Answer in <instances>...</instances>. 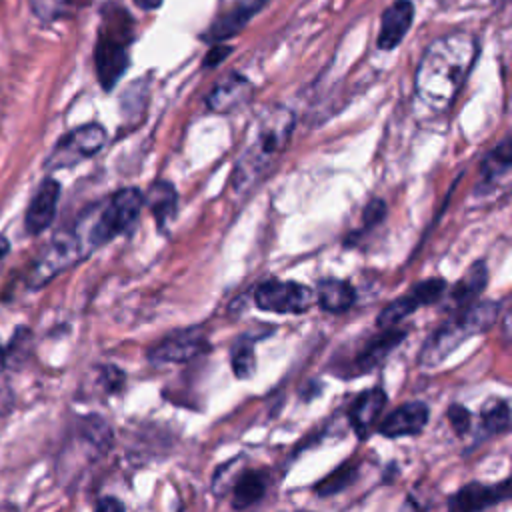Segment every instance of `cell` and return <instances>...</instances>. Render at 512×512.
Here are the masks:
<instances>
[{
	"label": "cell",
	"mask_w": 512,
	"mask_h": 512,
	"mask_svg": "<svg viewBox=\"0 0 512 512\" xmlns=\"http://www.w3.org/2000/svg\"><path fill=\"white\" fill-rule=\"evenodd\" d=\"M476 54L478 42L464 30L444 34L426 46L414 78V104L420 116L436 118L452 106Z\"/></svg>",
	"instance_id": "obj_1"
},
{
	"label": "cell",
	"mask_w": 512,
	"mask_h": 512,
	"mask_svg": "<svg viewBox=\"0 0 512 512\" xmlns=\"http://www.w3.org/2000/svg\"><path fill=\"white\" fill-rule=\"evenodd\" d=\"M294 122L286 106H270L258 116L232 172V190L238 198L250 194L270 174L292 136Z\"/></svg>",
	"instance_id": "obj_2"
},
{
	"label": "cell",
	"mask_w": 512,
	"mask_h": 512,
	"mask_svg": "<svg viewBox=\"0 0 512 512\" xmlns=\"http://www.w3.org/2000/svg\"><path fill=\"white\" fill-rule=\"evenodd\" d=\"M142 206L144 198L138 188H122L110 198L84 210L70 228L76 234L84 254L88 256L96 248L128 232L138 220Z\"/></svg>",
	"instance_id": "obj_3"
},
{
	"label": "cell",
	"mask_w": 512,
	"mask_h": 512,
	"mask_svg": "<svg viewBox=\"0 0 512 512\" xmlns=\"http://www.w3.org/2000/svg\"><path fill=\"white\" fill-rule=\"evenodd\" d=\"M500 306L492 300L472 302L464 306L456 316L446 320L422 346L420 364L432 368L452 354L464 340L486 332L498 318Z\"/></svg>",
	"instance_id": "obj_4"
},
{
	"label": "cell",
	"mask_w": 512,
	"mask_h": 512,
	"mask_svg": "<svg viewBox=\"0 0 512 512\" xmlns=\"http://www.w3.org/2000/svg\"><path fill=\"white\" fill-rule=\"evenodd\" d=\"M132 42V18L118 6H108L102 16V26L94 46L96 74L104 90L116 86L122 78L130 58L128 46Z\"/></svg>",
	"instance_id": "obj_5"
},
{
	"label": "cell",
	"mask_w": 512,
	"mask_h": 512,
	"mask_svg": "<svg viewBox=\"0 0 512 512\" xmlns=\"http://www.w3.org/2000/svg\"><path fill=\"white\" fill-rule=\"evenodd\" d=\"M86 258L76 234L72 228L60 230L52 236V240L44 246V250L38 254V258L32 262L28 274H26V284L28 288L36 290L48 284L54 276L64 272L66 268L74 266Z\"/></svg>",
	"instance_id": "obj_6"
},
{
	"label": "cell",
	"mask_w": 512,
	"mask_h": 512,
	"mask_svg": "<svg viewBox=\"0 0 512 512\" xmlns=\"http://www.w3.org/2000/svg\"><path fill=\"white\" fill-rule=\"evenodd\" d=\"M106 142V130L96 124H82L68 134H64L56 146L52 148L50 156L46 158L48 170H64L72 168L88 158H92Z\"/></svg>",
	"instance_id": "obj_7"
},
{
	"label": "cell",
	"mask_w": 512,
	"mask_h": 512,
	"mask_svg": "<svg viewBox=\"0 0 512 512\" xmlns=\"http://www.w3.org/2000/svg\"><path fill=\"white\" fill-rule=\"evenodd\" d=\"M254 302L260 310L276 314H302L314 302V292L300 282L268 280L254 292Z\"/></svg>",
	"instance_id": "obj_8"
},
{
	"label": "cell",
	"mask_w": 512,
	"mask_h": 512,
	"mask_svg": "<svg viewBox=\"0 0 512 512\" xmlns=\"http://www.w3.org/2000/svg\"><path fill=\"white\" fill-rule=\"evenodd\" d=\"M208 348L206 334L202 328H182L168 334L162 342H158L150 350V360L154 364H174V362H188L194 356L202 354Z\"/></svg>",
	"instance_id": "obj_9"
},
{
	"label": "cell",
	"mask_w": 512,
	"mask_h": 512,
	"mask_svg": "<svg viewBox=\"0 0 512 512\" xmlns=\"http://www.w3.org/2000/svg\"><path fill=\"white\" fill-rule=\"evenodd\" d=\"M446 284L440 278H428L420 284H416L408 294H404L402 298L390 302L380 314H378V326L380 328H392L396 326L400 320H404L408 314L416 312L418 308L436 302L442 292H444Z\"/></svg>",
	"instance_id": "obj_10"
},
{
	"label": "cell",
	"mask_w": 512,
	"mask_h": 512,
	"mask_svg": "<svg viewBox=\"0 0 512 512\" xmlns=\"http://www.w3.org/2000/svg\"><path fill=\"white\" fill-rule=\"evenodd\" d=\"M510 496V480L500 484L470 482L460 488L448 502V512H484Z\"/></svg>",
	"instance_id": "obj_11"
},
{
	"label": "cell",
	"mask_w": 512,
	"mask_h": 512,
	"mask_svg": "<svg viewBox=\"0 0 512 512\" xmlns=\"http://www.w3.org/2000/svg\"><path fill=\"white\" fill-rule=\"evenodd\" d=\"M252 96H254L252 82L246 76H242L240 72H230L214 84V88L210 90V94L206 98V106L212 112L226 114V112H234V110L242 108L244 104H248L252 100Z\"/></svg>",
	"instance_id": "obj_12"
},
{
	"label": "cell",
	"mask_w": 512,
	"mask_h": 512,
	"mask_svg": "<svg viewBox=\"0 0 512 512\" xmlns=\"http://www.w3.org/2000/svg\"><path fill=\"white\" fill-rule=\"evenodd\" d=\"M270 0H236L226 12H222L212 24L210 28L204 32V40L212 42V44H220L222 40L232 38L234 34H238L244 24L258 14Z\"/></svg>",
	"instance_id": "obj_13"
},
{
	"label": "cell",
	"mask_w": 512,
	"mask_h": 512,
	"mask_svg": "<svg viewBox=\"0 0 512 512\" xmlns=\"http://www.w3.org/2000/svg\"><path fill=\"white\" fill-rule=\"evenodd\" d=\"M58 198H60V184L54 178H46L38 190L34 192L28 208H26V216H24V228L28 234H40L42 230H46L54 216H56V208H58Z\"/></svg>",
	"instance_id": "obj_14"
},
{
	"label": "cell",
	"mask_w": 512,
	"mask_h": 512,
	"mask_svg": "<svg viewBox=\"0 0 512 512\" xmlns=\"http://www.w3.org/2000/svg\"><path fill=\"white\" fill-rule=\"evenodd\" d=\"M414 18V4L410 0H396L382 14L378 32V48L394 50L410 30Z\"/></svg>",
	"instance_id": "obj_15"
},
{
	"label": "cell",
	"mask_w": 512,
	"mask_h": 512,
	"mask_svg": "<svg viewBox=\"0 0 512 512\" xmlns=\"http://www.w3.org/2000/svg\"><path fill=\"white\" fill-rule=\"evenodd\" d=\"M428 422V406L424 402H408L396 408L382 424L380 434L386 438H400L418 434Z\"/></svg>",
	"instance_id": "obj_16"
},
{
	"label": "cell",
	"mask_w": 512,
	"mask_h": 512,
	"mask_svg": "<svg viewBox=\"0 0 512 512\" xmlns=\"http://www.w3.org/2000/svg\"><path fill=\"white\" fill-rule=\"evenodd\" d=\"M404 332L402 330H394V328H386L380 336L372 338L362 350L360 354L354 358V362L350 364V374L358 376L364 372H370L372 368L380 366L388 354L404 340Z\"/></svg>",
	"instance_id": "obj_17"
},
{
	"label": "cell",
	"mask_w": 512,
	"mask_h": 512,
	"mask_svg": "<svg viewBox=\"0 0 512 512\" xmlns=\"http://www.w3.org/2000/svg\"><path fill=\"white\" fill-rule=\"evenodd\" d=\"M512 168V148H510V138H504L494 150H490L480 166V182H478V192H486L492 188L502 186L508 180Z\"/></svg>",
	"instance_id": "obj_18"
},
{
	"label": "cell",
	"mask_w": 512,
	"mask_h": 512,
	"mask_svg": "<svg viewBox=\"0 0 512 512\" xmlns=\"http://www.w3.org/2000/svg\"><path fill=\"white\" fill-rule=\"evenodd\" d=\"M386 404V392L382 388H370L364 390L350 408V422L352 428L358 432L360 438H366L370 428L376 424L378 416L382 414Z\"/></svg>",
	"instance_id": "obj_19"
},
{
	"label": "cell",
	"mask_w": 512,
	"mask_h": 512,
	"mask_svg": "<svg viewBox=\"0 0 512 512\" xmlns=\"http://www.w3.org/2000/svg\"><path fill=\"white\" fill-rule=\"evenodd\" d=\"M144 204L150 208V212L156 218L158 228H166L178 210V194L176 188L170 182H154L146 194H142Z\"/></svg>",
	"instance_id": "obj_20"
},
{
	"label": "cell",
	"mask_w": 512,
	"mask_h": 512,
	"mask_svg": "<svg viewBox=\"0 0 512 512\" xmlns=\"http://www.w3.org/2000/svg\"><path fill=\"white\" fill-rule=\"evenodd\" d=\"M318 304L326 312H344L354 304V288L346 280L326 278L318 284Z\"/></svg>",
	"instance_id": "obj_21"
},
{
	"label": "cell",
	"mask_w": 512,
	"mask_h": 512,
	"mask_svg": "<svg viewBox=\"0 0 512 512\" xmlns=\"http://www.w3.org/2000/svg\"><path fill=\"white\" fill-rule=\"evenodd\" d=\"M266 490V476L258 470H244L232 484V506L244 510L258 502Z\"/></svg>",
	"instance_id": "obj_22"
},
{
	"label": "cell",
	"mask_w": 512,
	"mask_h": 512,
	"mask_svg": "<svg viewBox=\"0 0 512 512\" xmlns=\"http://www.w3.org/2000/svg\"><path fill=\"white\" fill-rule=\"evenodd\" d=\"M486 280H488V272L484 262H474L466 270V274L458 280V284L452 288L450 300L456 306H468L470 300H474L486 288Z\"/></svg>",
	"instance_id": "obj_23"
},
{
	"label": "cell",
	"mask_w": 512,
	"mask_h": 512,
	"mask_svg": "<svg viewBox=\"0 0 512 512\" xmlns=\"http://www.w3.org/2000/svg\"><path fill=\"white\" fill-rule=\"evenodd\" d=\"M82 0H30V8L36 18L50 24L62 18H68L74 10H78Z\"/></svg>",
	"instance_id": "obj_24"
},
{
	"label": "cell",
	"mask_w": 512,
	"mask_h": 512,
	"mask_svg": "<svg viewBox=\"0 0 512 512\" xmlns=\"http://www.w3.org/2000/svg\"><path fill=\"white\" fill-rule=\"evenodd\" d=\"M232 368L238 378H250L256 370V354H254V340L250 336H240L232 346Z\"/></svg>",
	"instance_id": "obj_25"
},
{
	"label": "cell",
	"mask_w": 512,
	"mask_h": 512,
	"mask_svg": "<svg viewBox=\"0 0 512 512\" xmlns=\"http://www.w3.org/2000/svg\"><path fill=\"white\" fill-rule=\"evenodd\" d=\"M80 432H82V436H84L94 448H98L100 452H106L108 446H110V442H112V430H110V426H108L102 418H98V416H94V414H90V416H86V418L80 420Z\"/></svg>",
	"instance_id": "obj_26"
},
{
	"label": "cell",
	"mask_w": 512,
	"mask_h": 512,
	"mask_svg": "<svg viewBox=\"0 0 512 512\" xmlns=\"http://www.w3.org/2000/svg\"><path fill=\"white\" fill-rule=\"evenodd\" d=\"M482 428L488 434H500L510 428V406L506 400H494L482 410Z\"/></svg>",
	"instance_id": "obj_27"
},
{
	"label": "cell",
	"mask_w": 512,
	"mask_h": 512,
	"mask_svg": "<svg viewBox=\"0 0 512 512\" xmlns=\"http://www.w3.org/2000/svg\"><path fill=\"white\" fill-rule=\"evenodd\" d=\"M30 350H32V334H30V330L28 328H18L16 334L12 336L8 348L4 350V366L6 364L12 366V368L22 366L24 360L28 358Z\"/></svg>",
	"instance_id": "obj_28"
},
{
	"label": "cell",
	"mask_w": 512,
	"mask_h": 512,
	"mask_svg": "<svg viewBox=\"0 0 512 512\" xmlns=\"http://www.w3.org/2000/svg\"><path fill=\"white\" fill-rule=\"evenodd\" d=\"M356 476V464L346 462L344 466H340L336 472H332L328 478L322 480V484L316 486V492L322 496H330L334 492H340L344 486H348Z\"/></svg>",
	"instance_id": "obj_29"
},
{
	"label": "cell",
	"mask_w": 512,
	"mask_h": 512,
	"mask_svg": "<svg viewBox=\"0 0 512 512\" xmlns=\"http://www.w3.org/2000/svg\"><path fill=\"white\" fill-rule=\"evenodd\" d=\"M446 418H448V422L452 424V428H454V432H456L458 436H462V434L468 432V428H470V412H468L466 408L454 404V406L448 408Z\"/></svg>",
	"instance_id": "obj_30"
},
{
	"label": "cell",
	"mask_w": 512,
	"mask_h": 512,
	"mask_svg": "<svg viewBox=\"0 0 512 512\" xmlns=\"http://www.w3.org/2000/svg\"><path fill=\"white\" fill-rule=\"evenodd\" d=\"M386 216V204L380 198H374L368 202V206L364 208V224L366 226H376L378 222H382Z\"/></svg>",
	"instance_id": "obj_31"
},
{
	"label": "cell",
	"mask_w": 512,
	"mask_h": 512,
	"mask_svg": "<svg viewBox=\"0 0 512 512\" xmlns=\"http://www.w3.org/2000/svg\"><path fill=\"white\" fill-rule=\"evenodd\" d=\"M226 54H230V48H228V46H222V44H216V46L206 54L204 66H208V68L218 66V64L226 58Z\"/></svg>",
	"instance_id": "obj_32"
},
{
	"label": "cell",
	"mask_w": 512,
	"mask_h": 512,
	"mask_svg": "<svg viewBox=\"0 0 512 512\" xmlns=\"http://www.w3.org/2000/svg\"><path fill=\"white\" fill-rule=\"evenodd\" d=\"M94 512H124V504L114 496H104L98 500Z\"/></svg>",
	"instance_id": "obj_33"
},
{
	"label": "cell",
	"mask_w": 512,
	"mask_h": 512,
	"mask_svg": "<svg viewBox=\"0 0 512 512\" xmlns=\"http://www.w3.org/2000/svg\"><path fill=\"white\" fill-rule=\"evenodd\" d=\"M164 0H134V4L142 10H156Z\"/></svg>",
	"instance_id": "obj_34"
},
{
	"label": "cell",
	"mask_w": 512,
	"mask_h": 512,
	"mask_svg": "<svg viewBox=\"0 0 512 512\" xmlns=\"http://www.w3.org/2000/svg\"><path fill=\"white\" fill-rule=\"evenodd\" d=\"M8 252H10V242L0 234V266H2L4 258L8 256Z\"/></svg>",
	"instance_id": "obj_35"
},
{
	"label": "cell",
	"mask_w": 512,
	"mask_h": 512,
	"mask_svg": "<svg viewBox=\"0 0 512 512\" xmlns=\"http://www.w3.org/2000/svg\"><path fill=\"white\" fill-rule=\"evenodd\" d=\"M4 366V348H2V344H0V368Z\"/></svg>",
	"instance_id": "obj_36"
}]
</instances>
